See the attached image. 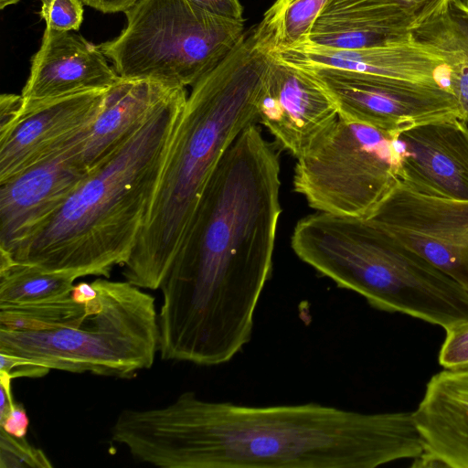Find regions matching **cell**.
I'll return each mask as SVG.
<instances>
[{
  "label": "cell",
  "instance_id": "cell-1",
  "mask_svg": "<svg viewBox=\"0 0 468 468\" xmlns=\"http://www.w3.org/2000/svg\"><path fill=\"white\" fill-rule=\"evenodd\" d=\"M280 159L255 124L227 149L160 289L164 360L212 367L250 343L272 272Z\"/></svg>",
  "mask_w": 468,
  "mask_h": 468
},
{
  "label": "cell",
  "instance_id": "cell-2",
  "mask_svg": "<svg viewBox=\"0 0 468 468\" xmlns=\"http://www.w3.org/2000/svg\"><path fill=\"white\" fill-rule=\"evenodd\" d=\"M111 434L134 460L162 468H375L422 452L412 411L248 406L193 391L122 410Z\"/></svg>",
  "mask_w": 468,
  "mask_h": 468
},
{
  "label": "cell",
  "instance_id": "cell-3",
  "mask_svg": "<svg viewBox=\"0 0 468 468\" xmlns=\"http://www.w3.org/2000/svg\"><path fill=\"white\" fill-rule=\"evenodd\" d=\"M271 58L253 27L192 86L144 227L122 266L125 281L141 289L160 288L218 164L239 133L259 118Z\"/></svg>",
  "mask_w": 468,
  "mask_h": 468
},
{
  "label": "cell",
  "instance_id": "cell-4",
  "mask_svg": "<svg viewBox=\"0 0 468 468\" xmlns=\"http://www.w3.org/2000/svg\"><path fill=\"white\" fill-rule=\"evenodd\" d=\"M187 92L176 93L60 208L10 251L13 261L76 279L109 278L144 227Z\"/></svg>",
  "mask_w": 468,
  "mask_h": 468
},
{
  "label": "cell",
  "instance_id": "cell-5",
  "mask_svg": "<svg viewBox=\"0 0 468 468\" xmlns=\"http://www.w3.org/2000/svg\"><path fill=\"white\" fill-rule=\"evenodd\" d=\"M291 245L301 261L375 309L444 330L468 321V291L366 218L317 211L297 222Z\"/></svg>",
  "mask_w": 468,
  "mask_h": 468
},
{
  "label": "cell",
  "instance_id": "cell-6",
  "mask_svg": "<svg viewBox=\"0 0 468 468\" xmlns=\"http://www.w3.org/2000/svg\"><path fill=\"white\" fill-rule=\"evenodd\" d=\"M96 298L72 324L46 331L0 330V352L70 373L131 378L150 368L159 344L154 297L127 281L98 278Z\"/></svg>",
  "mask_w": 468,
  "mask_h": 468
},
{
  "label": "cell",
  "instance_id": "cell-7",
  "mask_svg": "<svg viewBox=\"0 0 468 468\" xmlns=\"http://www.w3.org/2000/svg\"><path fill=\"white\" fill-rule=\"evenodd\" d=\"M118 37L99 45L119 77L194 86L245 34L244 21L209 13L189 0H138Z\"/></svg>",
  "mask_w": 468,
  "mask_h": 468
},
{
  "label": "cell",
  "instance_id": "cell-8",
  "mask_svg": "<svg viewBox=\"0 0 468 468\" xmlns=\"http://www.w3.org/2000/svg\"><path fill=\"white\" fill-rule=\"evenodd\" d=\"M397 136L338 118L297 158L294 191L316 211L367 218L399 180Z\"/></svg>",
  "mask_w": 468,
  "mask_h": 468
},
{
  "label": "cell",
  "instance_id": "cell-9",
  "mask_svg": "<svg viewBox=\"0 0 468 468\" xmlns=\"http://www.w3.org/2000/svg\"><path fill=\"white\" fill-rule=\"evenodd\" d=\"M301 68V67H300ZM334 101L338 118L393 135L411 128L463 119L452 91L441 85L408 82L329 67H305Z\"/></svg>",
  "mask_w": 468,
  "mask_h": 468
},
{
  "label": "cell",
  "instance_id": "cell-10",
  "mask_svg": "<svg viewBox=\"0 0 468 468\" xmlns=\"http://www.w3.org/2000/svg\"><path fill=\"white\" fill-rule=\"evenodd\" d=\"M366 219L468 291V199L420 192L399 180Z\"/></svg>",
  "mask_w": 468,
  "mask_h": 468
},
{
  "label": "cell",
  "instance_id": "cell-11",
  "mask_svg": "<svg viewBox=\"0 0 468 468\" xmlns=\"http://www.w3.org/2000/svg\"><path fill=\"white\" fill-rule=\"evenodd\" d=\"M82 130L61 148L0 183V250L8 252L31 235L90 175L79 153Z\"/></svg>",
  "mask_w": 468,
  "mask_h": 468
},
{
  "label": "cell",
  "instance_id": "cell-12",
  "mask_svg": "<svg viewBox=\"0 0 468 468\" xmlns=\"http://www.w3.org/2000/svg\"><path fill=\"white\" fill-rule=\"evenodd\" d=\"M110 89V88H109ZM108 89L26 101L0 129V183L69 143L95 118Z\"/></svg>",
  "mask_w": 468,
  "mask_h": 468
},
{
  "label": "cell",
  "instance_id": "cell-13",
  "mask_svg": "<svg viewBox=\"0 0 468 468\" xmlns=\"http://www.w3.org/2000/svg\"><path fill=\"white\" fill-rule=\"evenodd\" d=\"M258 113V120L296 159L338 119L334 101L310 73L274 53Z\"/></svg>",
  "mask_w": 468,
  "mask_h": 468
},
{
  "label": "cell",
  "instance_id": "cell-14",
  "mask_svg": "<svg viewBox=\"0 0 468 468\" xmlns=\"http://www.w3.org/2000/svg\"><path fill=\"white\" fill-rule=\"evenodd\" d=\"M399 180L420 192L468 199V123L420 125L396 138Z\"/></svg>",
  "mask_w": 468,
  "mask_h": 468
},
{
  "label": "cell",
  "instance_id": "cell-15",
  "mask_svg": "<svg viewBox=\"0 0 468 468\" xmlns=\"http://www.w3.org/2000/svg\"><path fill=\"white\" fill-rule=\"evenodd\" d=\"M121 77L106 56L73 31L45 29L21 91L26 101H42L89 90L109 89Z\"/></svg>",
  "mask_w": 468,
  "mask_h": 468
},
{
  "label": "cell",
  "instance_id": "cell-16",
  "mask_svg": "<svg viewBox=\"0 0 468 468\" xmlns=\"http://www.w3.org/2000/svg\"><path fill=\"white\" fill-rule=\"evenodd\" d=\"M422 452L415 468H468V373L443 369L412 411Z\"/></svg>",
  "mask_w": 468,
  "mask_h": 468
},
{
  "label": "cell",
  "instance_id": "cell-17",
  "mask_svg": "<svg viewBox=\"0 0 468 468\" xmlns=\"http://www.w3.org/2000/svg\"><path fill=\"white\" fill-rule=\"evenodd\" d=\"M417 24L403 0H327L305 43L342 49L388 47L411 41Z\"/></svg>",
  "mask_w": 468,
  "mask_h": 468
},
{
  "label": "cell",
  "instance_id": "cell-18",
  "mask_svg": "<svg viewBox=\"0 0 468 468\" xmlns=\"http://www.w3.org/2000/svg\"><path fill=\"white\" fill-rule=\"evenodd\" d=\"M297 67H329L412 83L446 87V67L432 48L415 40L388 47L342 49L303 43L274 52Z\"/></svg>",
  "mask_w": 468,
  "mask_h": 468
},
{
  "label": "cell",
  "instance_id": "cell-19",
  "mask_svg": "<svg viewBox=\"0 0 468 468\" xmlns=\"http://www.w3.org/2000/svg\"><path fill=\"white\" fill-rule=\"evenodd\" d=\"M180 88L143 79L120 80L106 91L93 121L79 143L91 172L126 142Z\"/></svg>",
  "mask_w": 468,
  "mask_h": 468
},
{
  "label": "cell",
  "instance_id": "cell-20",
  "mask_svg": "<svg viewBox=\"0 0 468 468\" xmlns=\"http://www.w3.org/2000/svg\"><path fill=\"white\" fill-rule=\"evenodd\" d=\"M412 39L442 57L446 87L457 99L468 123V4L447 0L433 16L413 28Z\"/></svg>",
  "mask_w": 468,
  "mask_h": 468
},
{
  "label": "cell",
  "instance_id": "cell-21",
  "mask_svg": "<svg viewBox=\"0 0 468 468\" xmlns=\"http://www.w3.org/2000/svg\"><path fill=\"white\" fill-rule=\"evenodd\" d=\"M74 276L47 271L0 252V305L59 300L70 295Z\"/></svg>",
  "mask_w": 468,
  "mask_h": 468
},
{
  "label": "cell",
  "instance_id": "cell-22",
  "mask_svg": "<svg viewBox=\"0 0 468 468\" xmlns=\"http://www.w3.org/2000/svg\"><path fill=\"white\" fill-rule=\"evenodd\" d=\"M327 0H276L255 30L271 52L303 44Z\"/></svg>",
  "mask_w": 468,
  "mask_h": 468
},
{
  "label": "cell",
  "instance_id": "cell-23",
  "mask_svg": "<svg viewBox=\"0 0 468 468\" xmlns=\"http://www.w3.org/2000/svg\"><path fill=\"white\" fill-rule=\"evenodd\" d=\"M85 313V304L70 297L27 304L0 305V330L46 331L70 324Z\"/></svg>",
  "mask_w": 468,
  "mask_h": 468
},
{
  "label": "cell",
  "instance_id": "cell-24",
  "mask_svg": "<svg viewBox=\"0 0 468 468\" xmlns=\"http://www.w3.org/2000/svg\"><path fill=\"white\" fill-rule=\"evenodd\" d=\"M53 464L38 448L24 438L7 433L0 428V468H50Z\"/></svg>",
  "mask_w": 468,
  "mask_h": 468
},
{
  "label": "cell",
  "instance_id": "cell-25",
  "mask_svg": "<svg viewBox=\"0 0 468 468\" xmlns=\"http://www.w3.org/2000/svg\"><path fill=\"white\" fill-rule=\"evenodd\" d=\"M439 363L443 369L468 373V321L445 329Z\"/></svg>",
  "mask_w": 468,
  "mask_h": 468
},
{
  "label": "cell",
  "instance_id": "cell-26",
  "mask_svg": "<svg viewBox=\"0 0 468 468\" xmlns=\"http://www.w3.org/2000/svg\"><path fill=\"white\" fill-rule=\"evenodd\" d=\"M40 16L47 28L56 31L78 30L83 20L82 0H40Z\"/></svg>",
  "mask_w": 468,
  "mask_h": 468
},
{
  "label": "cell",
  "instance_id": "cell-27",
  "mask_svg": "<svg viewBox=\"0 0 468 468\" xmlns=\"http://www.w3.org/2000/svg\"><path fill=\"white\" fill-rule=\"evenodd\" d=\"M0 371L6 373L12 378H41L50 369L31 362L26 358L0 352Z\"/></svg>",
  "mask_w": 468,
  "mask_h": 468
},
{
  "label": "cell",
  "instance_id": "cell-28",
  "mask_svg": "<svg viewBox=\"0 0 468 468\" xmlns=\"http://www.w3.org/2000/svg\"><path fill=\"white\" fill-rule=\"evenodd\" d=\"M202 9L214 15L244 21V8L239 0H189Z\"/></svg>",
  "mask_w": 468,
  "mask_h": 468
},
{
  "label": "cell",
  "instance_id": "cell-29",
  "mask_svg": "<svg viewBox=\"0 0 468 468\" xmlns=\"http://www.w3.org/2000/svg\"><path fill=\"white\" fill-rule=\"evenodd\" d=\"M29 419L22 404H16L11 412L0 422V428L7 433L24 438L27 433Z\"/></svg>",
  "mask_w": 468,
  "mask_h": 468
},
{
  "label": "cell",
  "instance_id": "cell-30",
  "mask_svg": "<svg viewBox=\"0 0 468 468\" xmlns=\"http://www.w3.org/2000/svg\"><path fill=\"white\" fill-rule=\"evenodd\" d=\"M23 103L22 95L3 93L0 96V129L6 127L17 115Z\"/></svg>",
  "mask_w": 468,
  "mask_h": 468
},
{
  "label": "cell",
  "instance_id": "cell-31",
  "mask_svg": "<svg viewBox=\"0 0 468 468\" xmlns=\"http://www.w3.org/2000/svg\"><path fill=\"white\" fill-rule=\"evenodd\" d=\"M413 11L417 25L433 16L447 0H403Z\"/></svg>",
  "mask_w": 468,
  "mask_h": 468
},
{
  "label": "cell",
  "instance_id": "cell-32",
  "mask_svg": "<svg viewBox=\"0 0 468 468\" xmlns=\"http://www.w3.org/2000/svg\"><path fill=\"white\" fill-rule=\"evenodd\" d=\"M12 378L5 372L0 371V422L11 412L15 403L11 392Z\"/></svg>",
  "mask_w": 468,
  "mask_h": 468
},
{
  "label": "cell",
  "instance_id": "cell-33",
  "mask_svg": "<svg viewBox=\"0 0 468 468\" xmlns=\"http://www.w3.org/2000/svg\"><path fill=\"white\" fill-rule=\"evenodd\" d=\"M138 0H82L83 4L102 13L125 12Z\"/></svg>",
  "mask_w": 468,
  "mask_h": 468
},
{
  "label": "cell",
  "instance_id": "cell-34",
  "mask_svg": "<svg viewBox=\"0 0 468 468\" xmlns=\"http://www.w3.org/2000/svg\"><path fill=\"white\" fill-rule=\"evenodd\" d=\"M97 294V290L92 282L89 283L86 282H80L74 284L70 292V297L76 303L85 304L96 298Z\"/></svg>",
  "mask_w": 468,
  "mask_h": 468
},
{
  "label": "cell",
  "instance_id": "cell-35",
  "mask_svg": "<svg viewBox=\"0 0 468 468\" xmlns=\"http://www.w3.org/2000/svg\"><path fill=\"white\" fill-rule=\"evenodd\" d=\"M20 0H0V8L4 9L9 5H15Z\"/></svg>",
  "mask_w": 468,
  "mask_h": 468
},
{
  "label": "cell",
  "instance_id": "cell-36",
  "mask_svg": "<svg viewBox=\"0 0 468 468\" xmlns=\"http://www.w3.org/2000/svg\"><path fill=\"white\" fill-rule=\"evenodd\" d=\"M463 1H464L466 4H468V0H463Z\"/></svg>",
  "mask_w": 468,
  "mask_h": 468
}]
</instances>
